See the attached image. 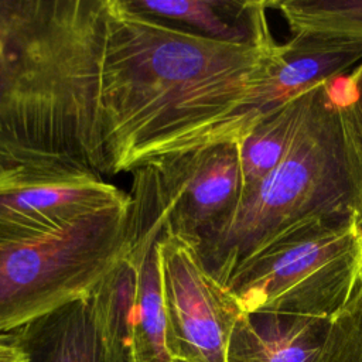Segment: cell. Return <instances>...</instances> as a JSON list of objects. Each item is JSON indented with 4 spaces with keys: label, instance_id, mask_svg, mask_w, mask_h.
I'll return each mask as SVG.
<instances>
[{
    "label": "cell",
    "instance_id": "cell-1",
    "mask_svg": "<svg viewBox=\"0 0 362 362\" xmlns=\"http://www.w3.org/2000/svg\"><path fill=\"white\" fill-rule=\"evenodd\" d=\"M277 47L214 41L107 0L99 95L107 174L240 143L239 115Z\"/></svg>",
    "mask_w": 362,
    "mask_h": 362
},
{
    "label": "cell",
    "instance_id": "cell-2",
    "mask_svg": "<svg viewBox=\"0 0 362 362\" xmlns=\"http://www.w3.org/2000/svg\"><path fill=\"white\" fill-rule=\"evenodd\" d=\"M107 0H0V165L107 174Z\"/></svg>",
    "mask_w": 362,
    "mask_h": 362
},
{
    "label": "cell",
    "instance_id": "cell-3",
    "mask_svg": "<svg viewBox=\"0 0 362 362\" xmlns=\"http://www.w3.org/2000/svg\"><path fill=\"white\" fill-rule=\"evenodd\" d=\"M332 82L311 90L281 163L245 189L229 219L197 247L221 284L246 260L310 226L362 221V150Z\"/></svg>",
    "mask_w": 362,
    "mask_h": 362
},
{
    "label": "cell",
    "instance_id": "cell-4",
    "mask_svg": "<svg viewBox=\"0 0 362 362\" xmlns=\"http://www.w3.org/2000/svg\"><path fill=\"white\" fill-rule=\"evenodd\" d=\"M130 199L37 240L0 247V334L89 298L127 250Z\"/></svg>",
    "mask_w": 362,
    "mask_h": 362
},
{
    "label": "cell",
    "instance_id": "cell-5",
    "mask_svg": "<svg viewBox=\"0 0 362 362\" xmlns=\"http://www.w3.org/2000/svg\"><path fill=\"white\" fill-rule=\"evenodd\" d=\"M362 281V221L310 226L253 256L225 287L243 313L331 318Z\"/></svg>",
    "mask_w": 362,
    "mask_h": 362
},
{
    "label": "cell",
    "instance_id": "cell-6",
    "mask_svg": "<svg viewBox=\"0 0 362 362\" xmlns=\"http://www.w3.org/2000/svg\"><path fill=\"white\" fill-rule=\"evenodd\" d=\"M132 174L133 185L148 197L163 219L164 233L195 249L229 219L243 194L238 141L160 158Z\"/></svg>",
    "mask_w": 362,
    "mask_h": 362
},
{
    "label": "cell",
    "instance_id": "cell-7",
    "mask_svg": "<svg viewBox=\"0 0 362 362\" xmlns=\"http://www.w3.org/2000/svg\"><path fill=\"white\" fill-rule=\"evenodd\" d=\"M158 257L175 362H226L240 305L184 239L163 233Z\"/></svg>",
    "mask_w": 362,
    "mask_h": 362
},
{
    "label": "cell",
    "instance_id": "cell-8",
    "mask_svg": "<svg viewBox=\"0 0 362 362\" xmlns=\"http://www.w3.org/2000/svg\"><path fill=\"white\" fill-rule=\"evenodd\" d=\"M129 199V192L95 173L0 165V247L37 240Z\"/></svg>",
    "mask_w": 362,
    "mask_h": 362
},
{
    "label": "cell",
    "instance_id": "cell-9",
    "mask_svg": "<svg viewBox=\"0 0 362 362\" xmlns=\"http://www.w3.org/2000/svg\"><path fill=\"white\" fill-rule=\"evenodd\" d=\"M279 44L266 75L239 115L240 141L264 116L321 83L339 78L362 61V41L322 33L298 31Z\"/></svg>",
    "mask_w": 362,
    "mask_h": 362
},
{
    "label": "cell",
    "instance_id": "cell-10",
    "mask_svg": "<svg viewBox=\"0 0 362 362\" xmlns=\"http://www.w3.org/2000/svg\"><path fill=\"white\" fill-rule=\"evenodd\" d=\"M133 10L205 38L250 47H273L266 10L270 0H124Z\"/></svg>",
    "mask_w": 362,
    "mask_h": 362
},
{
    "label": "cell",
    "instance_id": "cell-11",
    "mask_svg": "<svg viewBox=\"0 0 362 362\" xmlns=\"http://www.w3.org/2000/svg\"><path fill=\"white\" fill-rule=\"evenodd\" d=\"M329 320L243 313L230 334L226 362H315Z\"/></svg>",
    "mask_w": 362,
    "mask_h": 362
},
{
    "label": "cell",
    "instance_id": "cell-12",
    "mask_svg": "<svg viewBox=\"0 0 362 362\" xmlns=\"http://www.w3.org/2000/svg\"><path fill=\"white\" fill-rule=\"evenodd\" d=\"M134 288L136 270L124 253L89 297L107 362H137Z\"/></svg>",
    "mask_w": 362,
    "mask_h": 362
},
{
    "label": "cell",
    "instance_id": "cell-13",
    "mask_svg": "<svg viewBox=\"0 0 362 362\" xmlns=\"http://www.w3.org/2000/svg\"><path fill=\"white\" fill-rule=\"evenodd\" d=\"M311 90L260 119L239 143L243 191L264 178L286 157L307 113Z\"/></svg>",
    "mask_w": 362,
    "mask_h": 362
},
{
    "label": "cell",
    "instance_id": "cell-14",
    "mask_svg": "<svg viewBox=\"0 0 362 362\" xmlns=\"http://www.w3.org/2000/svg\"><path fill=\"white\" fill-rule=\"evenodd\" d=\"M27 329L41 339L47 351L42 362H107L95 325L90 298L72 303Z\"/></svg>",
    "mask_w": 362,
    "mask_h": 362
},
{
    "label": "cell",
    "instance_id": "cell-15",
    "mask_svg": "<svg viewBox=\"0 0 362 362\" xmlns=\"http://www.w3.org/2000/svg\"><path fill=\"white\" fill-rule=\"evenodd\" d=\"M293 33L313 31L362 41V0L270 1Z\"/></svg>",
    "mask_w": 362,
    "mask_h": 362
},
{
    "label": "cell",
    "instance_id": "cell-16",
    "mask_svg": "<svg viewBox=\"0 0 362 362\" xmlns=\"http://www.w3.org/2000/svg\"><path fill=\"white\" fill-rule=\"evenodd\" d=\"M315 362H362V281L346 304L331 317Z\"/></svg>",
    "mask_w": 362,
    "mask_h": 362
},
{
    "label": "cell",
    "instance_id": "cell-17",
    "mask_svg": "<svg viewBox=\"0 0 362 362\" xmlns=\"http://www.w3.org/2000/svg\"><path fill=\"white\" fill-rule=\"evenodd\" d=\"M339 95L351 130L362 150V61L351 72L345 92Z\"/></svg>",
    "mask_w": 362,
    "mask_h": 362
},
{
    "label": "cell",
    "instance_id": "cell-18",
    "mask_svg": "<svg viewBox=\"0 0 362 362\" xmlns=\"http://www.w3.org/2000/svg\"><path fill=\"white\" fill-rule=\"evenodd\" d=\"M0 362H31L28 348L14 334H0Z\"/></svg>",
    "mask_w": 362,
    "mask_h": 362
}]
</instances>
